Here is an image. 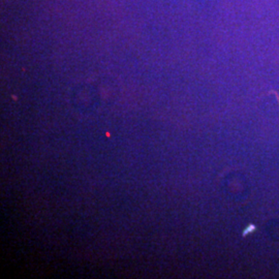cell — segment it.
I'll list each match as a JSON object with an SVG mask.
<instances>
[{
    "mask_svg": "<svg viewBox=\"0 0 279 279\" xmlns=\"http://www.w3.org/2000/svg\"><path fill=\"white\" fill-rule=\"evenodd\" d=\"M255 229V225H253V224H249V226L245 229V231L243 232V236H247L250 232H252V231H254Z\"/></svg>",
    "mask_w": 279,
    "mask_h": 279,
    "instance_id": "obj_1",
    "label": "cell"
}]
</instances>
